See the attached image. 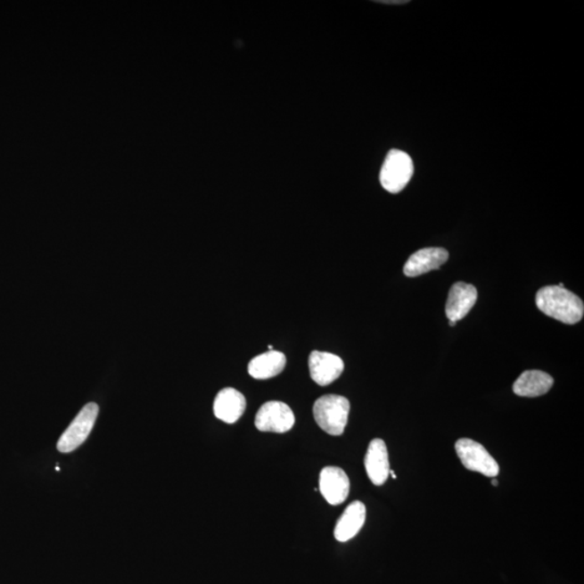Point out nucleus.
I'll return each instance as SVG.
<instances>
[{
	"mask_svg": "<svg viewBox=\"0 0 584 584\" xmlns=\"http://www.w3.org/2000/svg\"><path fill=\"white\" fill-rule=\"evenodd\" d=\"M555 384L550 374L540 370H527L513 384V392L522 398H538L545 395Z\"/></svg>",
	"mask_w": 584,
	"mask_h": 584,
	"instance_id": "13",
	"label": "nucleus"
},
{
	"mask_svg": "<svg viewBox=\"0 0 584 584\" xmlns=\"http://www.w3.org/2000/svg\"><path fill=\"white\" fill-rule=\"evenodd\" d=\"M379 3L389 4H408L409 2H406V0H402V2H400V0H395V2H379Z\"/></svg>",
	"mask_w": 584,
	"mask_h": 584,
	"instance_id": "16",
	"label": "nucleus"
},
{
	"mask_svg": "<svg viewBox=\"0 0 584 584\" xmlns=\"http://www.w3.org/2000/svg\"><path fill=\"white\" fill-rule=\"evenodd\" d=\"M456 451L465 469L487 477L499 474V465L484 446L470 439H461L456 443Z\"/></svg>",
	"mask_w": 584,
	"mask_h": 584,
	"instance_id": "5",
	"label": "nucleus"
},
{
	"mask_svg": "<svg viewBox=\"0 0 584 584\" xmlns=\"http://www.w3.org/2000/svg\"><path fill=\"white\" fill-rule=\"evenodd\" d=\"M492 485H494V486H498V481H497V480L492 481Z\"/></svg>",
	"mask_w": 584,
	"mask_h": 584,
	"instance_id": "18",
	"label": "nucleus"
},
{
	"mask_svg": "<svg viewBox=\"0 0 584 584\" xmlns=\"http://www.w3.org/2000/svg\"><path fill=\"white\" fill-rule=\"evenodd\" d=\"M477 291L473 285L464 282L456 283L450 288L446 303V317L449 322H459L464 319L477 301Z\"/></svg>",
	"mask_w": 584,
	"mask_h": 584,
	"instance_id": "9",
	"label": "nucleus"
},
{
	"mask_svg": "<svg viewBox=\"0 0 584 584\" xmlns=\"http://www.w3.org/2000/svg\"><path fill=\"white\" fill-rule=\"evenodd\" d=\"M246 399L241 392L233 388H226L218 393L213 403V413L223 423L232 424L245 413Z\"/></svg>",
	"mask_w": 584,
	"mask_h": 584,
	"instance_id": "12",
	"label": "nucleus"
},
{
	"mask_svg": "<svg viewBox=\"0 0 584 584\" xmlns=\"http://www.w3.org/2000/svg\"><path fill=\"white\" fill-rule=\"evenodd\" d=\"M296 418L285 403L267 402L261 406L256 415L255 425L259 431L286 433L293 428Z\"/></svg>",
	"mask_w": 584,
	"mask_h": 584,
	"instance_id": "6",
	"label": "nucleus"
},
{
	"mask_svg": "<svg viewBox=\"0 0 584 584\" xmlns=\"http://www.w3.org/2000/svg\"><path fill=\"white\" fill-rule=\"evenodd\" d=\"M285 355L278 352V350H272L252 358L248 365V373L252 378L266 380L276 377L285 369Z\"/></svg>",
	"mask_w": 584,
	"mask_h": 584,
	"instance_id": "15",
	"label": "nucleus"
},
{
	"mask_svg": "<svg viewBox=\"0 0 584 584\" xmlns=\"http://www.w3.org/2000/svg\"><path fill=\"white\" fill-rule=\"evenodd\" d=\"M365 467L374 485L381 486L387 481L391 469L387 445L382 440L370 441L365 457Z\"/></svg>",
	"mask_w": 584,
	"mask_h": 584,
	"instance_id": "11",
	"label": "nucleus"
},
{
	"mask_svg": "<svg viewBox=\"0 0 584 584\" xmlns=\"http://www.w3.org/2000/svg\"><path fill=\"white\" fill-rule=\"evenodd\" d=\"M390 474H391V476H392V479H394V480L396 479V474H395V472L393 470H390Z\"/></svg>",
	"mask_w": 584,
	"mask_h": 584,
	"instance_id": "17",
	"label": "nucleus"
},
{
	"mask_svg": "<svg viewBox=\"0 0 584 584\" xmlns=\"http://www.w3.org/2000/svg\"><path fill=\"white\" fill-rule=\"evenodd\" d=\"M98 414L99 406L95 403H89L80 410V413L69 428L65 430L58 441L57 447L60 453H72L81 444L85 443L94 429Z\"/></svg>",
	"mask_w": 584,
	"mask_h": 584,
	"instance_id": "4",
	"label": "nucleus"
},
{
	"mask_svg": "<svg viewBox=\"0 0 584 584\" xmlns=\"http://www.w3.org/2000/svg\"><path fill=\"white\" fill-rule=\"evenodd\" d=\"M536 304L542 313L567 325L581 321L584 304L580 298L565 287L547 286L537 292Z\"/></svg>",
	"mask_w": 584,
	"mask_h": 584,
	"instance_id": "1",
	"label": "nucleus"
},
{
	"mask_svg": "<svg viewBox=\"0 0 584 584\" xmlns=\"http://www.w3.org/2000/svg\"><path fill=\"white\" fill-rule=\"evenodd\" d=\"M319 490L329 505L343 504L350 492V480L342 469L326 466L319 476Z\"/></svg>",
	"mask_w": 584,
	"mask_h": 584,
	"instance_id": "8",
	"label": "nucleus"
},
{
	"mask_svg": "<svg viewBox=\"0 0 584 584\" xmlns=\"http://www.w3.org/2000/svg\"><path fill=\"white\" fill-rule=\"evenodd\" d=\"M308 368L314 382L326 387L342 374L344 363L338 355L313 350L308 358Z\"/></svg>",
	"mask_w": 584,
	"mask_h": 584,
	"instance_id": "7",
	"label": "nucleus"
},
{
	"mask_svg": "<svg viewBox=\"0 0 584 584\" xmlns=\"http://www.w3.org/2000/svg\"><path fill=\"white\" fill-rule=\"evenodd\" d=\"M313 414L324 432L333 436L342 435L348 424L349 399L340 395H324L315 402Z\"/></svg>",
	"mask_w": 584,
	"mask_h": 584,
	"instance_id": "2",
	"label": "nucleus"
},
{
	"mask_svg": "<svg viewBox=\"0 0 584 584\" xmlns=\"http://www.w3.org/2000/svg\"><path fill=\"white\" fill-rule=\"evenodd\" d=\"M366 521V506L360 501H354L343 512L334 528V538L347 542L362 530Z\"/></svg>",
	"mask_w": 584,
	"mask_h": 584,
	"instance_id": "14",
	"label": "nucleus"
},
{
	"mask_svg": "<svg viewBox=\"0 0 584 584\" xmlns=\"http://www.w3.org/2000/svg\"><path fill=\"white\" fill-rule=\"evenodd\" d=\"M449 253L444 248L429 247L420 249L406 262L404 273L406 276L416 277L423 274L439 270L448 260Z\"/></svg>",
	"mask_w": 584,
	"mask_h": 584,
	"instance_id": "10",
	"label": "nucleus"
},
{
	"mask_svg": "<svg viewBox=\"0 0 584 584\" xmlns=\"http://www.w3.org/2000/svg\"><path fill=\"white\" fill-rule=\"evenodd\" d=\"M414 175V162L406 152L390 151L380 172L381 185L385 191L398 194L407 186Z\"/></svg>",
	"mask_w": 584,
	"mask_h": 584,
	"instance_id": "3",
	"label": "nucleus"
}]
</instances>
